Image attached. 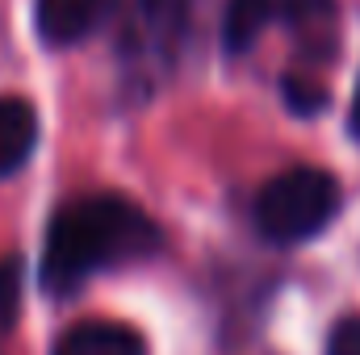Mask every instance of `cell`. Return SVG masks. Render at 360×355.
Returning <instances> with one entry per match:
<instances>
[{
  "instance_id": "1",
  "label": "cell",
  "mask_w": 360,
  "mask_h": 355,
  "mask_svg": "<svg viewBox=\"0 0 360 355\" xmlns=\"http://www.w3.org/2000/svg\"><path fill=\"white\" fill-rule=\"evenodd\" d=\"M160 251L155 222L126 196H80L68 201L46 230L42 247V288L76 293L89 276L122 264L151 260Z\"/></svg>"
},
{
  "instance_id": "2",
  "label": "cell",
  "mask_w": 360,
  "mask_h": 355,
  "mask_svg": "<svg viewBox=\"0 0 360 355\" xmlns=\"http://www.w3.org/2000/svg\"><path fill=\"white\" fill-rule=\"evenodd\" d=\"M340 213V184L323 168H289L256 196V226L272 243H306Z\"/></svg>"
},
{
  "instance_id": "3",
  "label": "cell",
  "mask_w": 360,
  "mask_h": 355,
  "mask_svg": "<svg viewBox=\"0 0 360 355\" xmlns=\"http://www.w3.org/2000/svg\"><path fill=\"white\" fill-rule=\"evenodd\" d=\"M184 25L188 0H117V55L139 84L176 63Z\"/></svg>"
},
{
  "instance_id": "4",
  "label": "cell",
  "mask_w": 360,
  "mask_h": 355,
  "mask_svg": "<svg viewBox=\"0 0 360 355\" xmlns=\"http://www.w3.org/2000/svg\"><path fill=\"white\" fill-rule=\"evenodd\" d=\"M335 21V0H231L226 4V51L243 55L269 25L293 29H327Z\"/></svg>"
},
{
  "instance_id": "5",
  "label": "cell",
  "mask_w": 360,
  "mask_h": 355,
  "mask_svg": "<svg viewBox=\"0 0 360 355\" xmlns=\"http://www.w3.org/2000/svg\"><path fill=\"white\" fill-rule=\"evenodd\" d=\"M105 13H109V0H34L38 34L51 46H72L89 38L105 21Z\"/></svg>"
},
{
  "instance_id": "6",
  "label": "cell",
  "mask_w": 360,
  "mask_h": 355,
  "mask_svg": "<svg viewBox=\"0 0 360 355\" xmlns=\"http://www.w3.org/2000/svg\"><path fill=\"white\" fill-rule=\"evenodd\" d=\"M55 355H147V343L122 322H80L55 343Z\"/></svg>"
},
{
  "instance_id": "7",
  "label": "cell",
  "mask_w": 360,
  "mask_h": 355,
  "mask_svg": "<svg viewBox=\"0 0 360 355\" xmlns=\"http://www.w3.org/2000/svg\"><path fill=\"white\" fill-rule=\"evenodd\" d=\"M38 142V113L21 96H0V176L17 172Z\"/></svg>"
},
{
  "instance_id": "8",
  "label": "cell",
  "mask_w": 360,
  "mask_h": 355,
  "mask_svg": "<svg viewBox=\"0 0 360 355\" xmlns=\"http://www.w3.org/2000/svg\"><path fill=\"white\" fill-rule=\"evenodd\" d=\"M21 284H25V276H21V260H0V326H13V318H17V305H21Z\"/></svg>"
},
{
  "instance_id": "9",
  "label": "cell",
  "mask_w": 360,
  "mask_h": 355,
  "mask_svg": "<svg viewBox=\"0 0 360 355\" xmlns=\"http://www.w3.org/2000/svg\"><path fill=\"white\" fill-rule=\"evenodd\" d=\"M285 100L297 109V113H314V109H323V100H327V92L314 88L310 80H285Z\"/></svg>"
},
{
  "instance_id": "10",
  "label": "cell",
  "mask_w": 360,
  "mask_h": 355,
  "mask_svg": "<svg viewBox=\"0 0 360 355\" xmlns=\"http://www.w3.org/2000/svg\"><path fill=\"white\" fill-rule=\"evenodd\" d=\"M327 355H360V318H344V322L331 330Z\"/></svg>"
},
{
  "instance_id": "11",
  "label": "cell",
  "mask_w": 360,
  "mask_h": 355,
  "mask_svg": "<svg viewBox=\"0 0 360 355\" xmlns=\"http://www.w3.org/2000/svg\"><path fill=\"white\" fill-rule=\"evenodd\" d=\"M352 134L360 138V84H356V96H352Z\"/></svg>"
}]
</instances>
